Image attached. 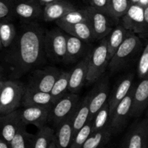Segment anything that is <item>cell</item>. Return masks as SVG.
Instances as JSON below:
<instances>
[{"label": "cell", "instance_id": "42", "mask_svg": "<svg viewBox=\"0 0 148 148\" xmlns=\"http://www.w3.org/2000/svg\"><path fill=\"white\" fill-rule=\"evenodd\" d=\"M4 80H0V94H1V90H2V88L3 86H4Z\"/></svg>", "mask_w": 148, "mask_h": 148}, {"label": "cell", "instance_id": "35", "mask_svg": "<svg viewBox=\"0 0 148 148\" xmlns=\"http://www.w3.org/2000/svg\"><path fill=\"white\" fill-rule=\"evenodd\" d=\"M148 72V45L146 44L143 49V52L139 60L137 66V75L140 79L147 78Z\"/></svg>", "mask_w": 148, "mask_h": 148}, {"label": "cell", "instance_id": "28", "mask_svg": "<svg viewBox=\"0 0 148 148\" xmlns=\"http://www.w3.org/2000/svg\"><path fill=\"white\" fill-rule=\"evenodd\" d=\"M69 76V72H61L60 75L55 81L54 84L49 92L50 95H51L53 103L60 99L67 92Z\"/></svg>", "mask_w": 148, "mask_h": 148}, {"label": "cell", "instance_id": "21", "mask_svg": "<svg viewBox=\"0 0 148 148\" xmlns=\"http://www.w3.org/2000/svg\"><path fill=\"white\" fill-rule=\"evenodd\" d=\"M82 40L75 36L66 34V53L64 62L72 64L77 61L85 53V46Z\"/></svg>", "mask_w": 148, "mask_h": 148}, {"label": "cell", "instance_id": "11", "mask_svg": "<svg viewBox=\"0 0 148 148\" xmlns=\"http://www.w3.org/2000/svg\"><path fill=\"white\" fill-rule=\"evenodd\" d=\"M110 95V86L107 77H101L96 81L88 96V106H89V121L93 118L95 113L108 101Z\"/></svg>", "mask_w": 148, "mask_h": 148}, {"label": "cell", "instance_id": "30", "mask_svg": "<svg viewBox=\"0 0 148 148\" xmlns=\"http://www.w3.org/2000/svg\"><path fill=\"white\" fill-rule=\"evenodd\" d=\"M55 130L46 125L39 129L35 134L33 148H47L54 138Z\"/></svg>", "mask_w": 148, "mask_h": 148}, {"label": "cell", "instance_id": "29", "mask_svg": "<svg viewBox=\"0 0 148 148\" xmlns=\"http://www.w3.org/2000/svg\"><path fill=\"white\" fill-rule=\"evenodd\" d=\"M34 134L26 130V126L20 127L10 143V148H33Z\"/></svg>", "mask_w": 148, "mask_h": 148}, {"label": "cell", "instance_id": "44", "mask_svg": "<svg viewBox=\"0 0 148 148\" xmlns=\"http://www.w3.org/2000/svg\"><path fill=\"white\" fill-rule=\"evenodd\" d=\"M1 76H2V74H1V69H0V80H1Z\"/></svg>", "mask_w": 148, "mask_h": 148}, {"label": "cell", "instance_id": "27", "mask_svg": "<svg viewBox=\"0 0 148 148\" xmlns=\"http://www.w3.org/2000/svg\"><path fill=\"white\" fill-rule=\"evenodd\" d=\"M110 111L108 101L95 113L91 120V132L109 127Z\"/></svg>", "mask_w": 148, "mask_h": 148}, {"label": "cell", "instance_id": "41", "mask_svg": "<svg viewBox=\"0 0 148 148\" xmlns=\"http://www.w3.org/2000/svg\"><path fill=\"white\" fill-rule=\"evenodd\" d=\"M47 148H59L58 147L57 145H56V140H55V135H54V138L53 139V140H52L51 143H50V145H49V147Z\"/></svg>", "mask_w": 148, "mask_h": 148}, {"label": "cell", "instance_id": "46", "mask_svg": "<svg viewBox=\"0 0 148 148\" xmlns=\"http://www.w3.org/2000/svg\"><path fill=\"white\" fill-rule=\"evenodd\" d=\"M145 148H148V147H145Z\"/></svg>", "mask_w": 148, "mask_h": 148}, {"label": "cell", "instance_id": "13", "mask_svg": "<svg viewBox=\"0 0 148 148\" xmlns=\"http://www.w3.org/2000/svg\"><path fill=\"white\" fill-rule=\"evenodd\" d=\"M51 106H29L19 109L20 118L25 126L32 124L38 129L47 125Z\"/></svg>", "mask_w": 148, "mask_h": 148}, {"label": "cell", "instance_id": "14", "mask_svg": "<svg viewBox=\"0 0 148 148\" xmlns=\"http://www.w3.org/2000/svg\"><path fill=\"white\" fill-rule=\"evenodd\" d=\"M25 125L22 121L19 109L9 114L0 116V138L9 145L21 127Z\"/></svg>", "mask_w": 148, "mask_h": 148}, {"label": "cell", "instance_id": "20", "mask_svg": "<svg viewBox=\"0 0 148 148\" xmlns=\"http://www.w3.org/2000/svg\"><path fill=\"white\" fill-rule=\"evenodd\" d=\"M22 104L23 106H52V98L49 92H42L31 88H25L23 97Z\"/></svg>", "mask_w": 148, "mask_h": 148}, {"label": "cell", "instance_id": "36", "mask_svg": "<svg viewBox=\"0 0 148 148\" xmlns=\"http://www.w3.org/2000/svg\"><path fill=\"white\" fill-rule=\"evenodd\" d=\"M110 0H90V6L108 15Z\"/></svg>", "mask_w": 148, "mask_h": 148}, {"label": "cell", "instance_id": "23", "mask_svg": "<svg viewBox=\"0 0 148 148\" xmlns=\"http://www.w3.org/2000/svg\"><path fill=\"white\" fill-rule=\"evenodd\" d=\"M89 106H88V96L87 95L85 98L81 101H79L76 110L74 112L72 116V129H73V137L77 134L78 131L85 124L89 121Z\"/></svg>", "mask_w": 148, "mask_h": 148}, {"label": "cell", "instance_id": "37", "mask_svg": "<svg viewBox=\"0 0 148 148\" xmlns=\"http://www.w3.org/2000/svg\"><path fill=\"white\" fill-rule=\"evenodd\" d=\"M12 11L10 4L4 0H0V19H4L9 16Z\"/></svg>", "mask_w": 148, "mask_h": 148}, {"label": "cell", "instance_id": "5", "mask_svg": "<svg viewBox=\"0 0 148 148\" xmlns=\"http://www.w3.org/2000/svg\"><path fill=\"white\" fill-rule=\"evenodd\" d=\"M25 88L17 81H4L2 90L0 94V114H9L15 111L22 104Z\"/></svg>", "mask_w": 148, "mask_h": 148}, {"label": "cell", "instance_id": "40", "mask_svg": "<svg viewBox=\"0 0 148 148\" xmlns=\"http://www.w3.org/2000/svg\"><path fill=\"white\" fill-rule=\"evenodd\" d=\"M0 148H10V145L7 142L0 138Z\"/></svg>", "mask_w": 148, "mask_h": 148}, {"label": "cell", "instance_id": "43", "mask_svg": "<svg viewBox=\"0 0 148 148\" xmlns=\"http://www.w3.org/2000/svg\"><path fill=\"white\" fill-rule=\"evenodd\" d=\"M130 2V4H137L138 0H129Z\"/></svg>", "mask_w": 148, "mask_h": 148}, {"label": "cell", "instance_id": "39", "mask_svg": "<svg viewBox=\"0 0 148 148\" xmlns=\"http://www.w3.org/2000/svg\"><path fill=\"white\" fill-rule=\"evenodd\" d=\"M137 4L143 8H145V7H148V0H138Z\"/></svg>", "mask_w": 148, "mask_h": 148}, {"label": "cell", "instance_id": "31", "mask_svg": "<svg viewBox=\"0 0 148 148\" xmlns=\"http://www.w3.org/2000/svg\"><path fill=\"white\" fill-rule=\"evenodd\" d=\"M79 23H88V17L85 9H75L65 14L61 19L56 21L58 26L62 25H72Z\"/></svg>", "mask_w": 148, "mask_h": 148}, {"label": "cell", "instance_id": "24", "mask_svg": "<svg viewBox=\"0 0 148 148\" xmlns=\"http://www.w3.org/2000/svg\"><path fill=\"white\" fill-rule=\"evenodd\" d=\"M55 140L59 148H67L70 145L73 137L72 116L61 123L56 128Z\"/></svg>", "mask_w": 148, "mask_h": 148}, {"label": "cell", "instance_id": "16", "mask_svg": "<svg viewBox=\"0 0 148 148\" xmlns=\"http://www.w3.org/2000/svg\"><path fill=\"white\" fill-rule=\"evenodd\" d=\"M90 53V51L88 52L85 57L79 61L73 69L69 72V84H68V91L69 92L72 93L78 92L86 82Z\"/></svg>", "mask_w": 148, "mask_h": 148}, {"label": "cell", "instance_id": "33", "mask_svg": "<svg viewBox=\"0 0 148 148\" xmlns=\"http://www.w3.org/2000/svg\"><path fill=\"white\" fill-rule=\"evenodd\" d=\"M129 0H110L108 15L114 18H121L130 5Z\"/></svg>", "mask_w": 148, "mask_h": 148}, {"label": "cell", "instance_id": "19", "mask_svg": "<svg viewBox=\"0 0 148 148\" xmlns=\"http://www.w3.org/2000/svg\"><path fill=\"white\" fill-rule=\"evenodd\" d=\"M40 4L36 0H22L16 3L14 12L20 18L31 20L42 16Z\"/></svg>", "mask_w": 148, "mask_h": 148}, {"label": "cell", "instance_id": "3", "mask_svg": "<svg viewBox=\"0 0 148 148\" xmlns=\"http://www.w3.org/2000/svg\"><path fill=\"white\" fill-rule=\"evenodd\" d=\"M109 59L107 49V39H101L99 44L90 53L88 64V73L86 81L93 83L102 77L103 74L108 66Z\"/></svg>", "mask_w": 148, "mask_h": 148}, {"label": "cell", "instance_id": "8", "mask_svg": "<svg viewBox=\"0 0 148 148\" xmlns=\"http://www.w3.org/2000/svg\"><path fill=\"white\" fill-rule=\"evenodd\" d=\"M61 71L53 66L36 69L31 74L27 88L45 92H50Z\"/></svg>", "mask_w": 148, "mask_h": 148}, {"label": "cell", "instance_id": "17", "mask_svg": "<svg viewBox=\"0 0 148 148\" xmlns=\"http://www.w3.org/2000/svg\"><path fill=\"white\" fill-rule=\"evenodd\" d=\"M134 78V74L130 73L127 76H124L116 85L115 88L111 92V95H109L108 99L110 114L112 112L116 106L127 95L129 91L130 90L132 86L133 85Z\"/></svg>", "mask_w": 148, "mask_h": 148}, {"label": "cell", "instance_id": "4", "mask_svg": "<svg viewBox=\"0 0 148 148\" xmlns=\"http://www.w3.org/2000/svg\"><path fill=\"white\" fill-rule=\"evenodd\" d=\"M79 102L77 94L66 92L51 106L48 123L56 128L61 123L72 116Z\"/></svg>", "mask_w": 148, "mask_h": 148}, {"label": "cell", "instance_id": "12", "mask_svg": "<svg viewBox=\"0 0 148 148\" xmlns=\"http://www.w3.org/2000/svg\"><path fill=\"white\" fill-rule=\"evenodd\" d=\"M85 9L88 17V23L92 30L94 39L101 40L108 36L112 28L109 25V22L105 13L88 6Z\"/></svg>", "mask_w": 148, "mask_h": 148}, {"label": "cell", "instance_id": "9", "mask_svg": "<svg viewBox=\"0 0 148 148\" xmlns=\"http://www.w3.org/2000/svg\"><path fill=\"white\" fill-rule=\"evenodd\" d=\"M123 26L131 33L147 35L148 22L145 20L144 8L137 4H131L122 16Z\"/></svg>", "mask_w": 148, "mask_h": 148}, {"label": "cell", "instance_id": "6", "mask_svg": "<svg viewBox=\"0 0 148 148\" xmlns=\"http://www.w3.org/2000/svg\"><path fill=\"white\" fill-rule=\"evenodd\" d=\"M66 33L62 29L48 30L43 38V48L46 56L53 62H64L66 53Z\"/></svg>", "mask_w": 148, "mask_h": 148}, {"label": "cell", "instance_id": "32", "mask_svg": "<svg viewBox=\"0 0 148 148\" xmlns=\"http://www.w3.org/2000/svg\"><path fill=\"white\" fill-rule=\"evenodd\" d=\"M16 34V29L12 23L6 21L0 22V40L3 48H9Z\"/></svg>", "mask_w": 148, "mask_h": 148}, {"label": "cell", "instance_id": "45", "mask_svg": "<svg viewBox=\"0 0 148 148\" xmlns=\"http://www.w3.org/2000/svg\"><path fill=\"white\" fill-rule=\"evenodd\" d=\"M2 45H1V40H0V50H1V49H2Z\"/></svg>", "mask_w": 148, "mask_h": 148}, {"label": "cell", "instance_id": "26", "mask_svg": "<svg viewBox=\"0 0 148 148\" xmlns=\"http://www.w3.org/2000/svg\"><path fill=\"white\" fill-rule=\"evenodd\" d=\"M112 135L109 127L91 132L82 148H103L110 141Z\"/></svg>", "mask_w": 148, "mask_h": 148}, {"label": "cell", "instance_id": "7", "mask_svg": "<svg viewBox=\"0 0 148 148\" xmlns=\"http://www.w3.org/2000/svg\"><path fill=\"white\" fill-rule=\"evenodd\" d=\"M134 85H132L127 95L116 106L110 114L109 128L112 134H116L124 129L130 117Z\"/></svg>", "mask_w": 148, "mask_h": 148}, {"label": "cell", "instance_id": "18", "mask_svg": "<svg viewBox=\"0 0 148 148\" xmlns=\"http://www.w3.org/2000/svg\"><path fill=\"white\" fill-rule=\"evenodd\" d=\"M75 9H76L75 6L69 1L66 0L58 1L45 5L42 12V17L46 22L57 21L65 14Z\"/></svg>", "mask_w": 148, "mask_h": 148}, {"label": "cell", "instance_id": "1", "mask_svg": "<svg viewBox=\"0 0 148 148\" xmlns=\"http://www.w3.org/2000/svg\"><path fill=\"white\" fill-rule=\"evenodd\" d=\"M43 29L37 24L22 27L5 57L13 78H20L42 62L44 55Z\"/></svg>", "mask_w": 148, "mask_h": 148}, {"label": "cell", "instance_id": "15", "mask_svg": "<svg viewBox=\"0 0 148 148\" xmlns=\"http://www.w3.org/2000/svg\"><path fill=\"white\" fill-rule=\"evenodd\" d=\"M148 78V77H147ZM142 79L134 87L132 101L130 116L140 117L147 108L148 104V79Z\"/></svg>", "mask_w": 148, "mask_h": 148}, {"label": "cell", "instance_id": "38", "mask_svg": "<svg viewBox=\"0 0 148 148\" xmlns=\"http://www.w3.org/2000/svg\"><path fill=\"white\" fill-rule=\"evenodd\" d=\"M62 1V0H38L39 4L42 6L47 5V4H51V3L56 2V1Z\"/></svg>", "mask_w": 148, "mask_h": 148}, {"label": "cell", "instance_id": "34", "mask_svg": "<svg viewBox=\"0 0 148 148\" xmlns=\"http://www.w3.org/2000/svg\"><path fill=\"white\" fill-rule=\"evenodd\" d=\"M91 121H88L74 136L69 145V148H82L85 140L91 133Z\"/></svg>", "mask_w": 148, "mask_h": 148}, {"label": "cell", "instance_id": "22", "mask_svg": "<svg viewBox=\"0 0 148 148\" xmlns=\"http://www.w3.org/2000/svg\"><path fill=\"white\" fill-rule=\"evenodd\" d=\"M59 27L64 33L75 36L83 42H90L95 40L92 30L88 23H79L72 25H62Z\"/></svg>", "mask_w": 148, "mask_h": 148}, {"label": "cell", "instance_id": "47", "mask_svg": "<svg viewBox=\"0 0 148 148\" xmlns=\"http://www.w3.org/2000/svg\"><path fill=\"white\" fill-rule=\"evenodd\" d=\"M0 116H1V114H0Z\"/></svg>", "mask_w": 148, "mask_h": 148}, {"label": "cell", "instance_id": "25", "mask_svg": "<svg viewBox=\"0 0 148 148\" xmlns=\"http://www.w3.org/2000/svg\"><path fill=\"white\" fill-rule=\"evenodd\" d=\"M130 33V32L124 28L123 25H118L111 30L108 34L109 37L107 39V49L109 61Z\"/></svg>", "mask_w": 148, "mask_h": 148}, {"label": "cell", "instance_id": "10", "mask_svg": "<svg viewBox=\"0 0 148 148\" xmlns=\"http://www.w3.org/2000/svg\"><path fill=\"white\" fill-rule=\"evenodd\" d=\"M148 147V121L147 119L134 122L127 132L122 148H145Z\"/></svg>", "mask_w": 148, "mask_h": 148}, {"label": "cell", "instance_id": "2", "mask_svg": "<svg viewBox=\"0 0 148 148\" xmlns=\"http://www.w3.org/2000/svg\"><path fill=\"white\" fill-rule=\"evenodd\" d=\"M141 49L140 38L130 32L110 59L108 67L111 73L114 74L126 67Z\"/></svg>", "mask_w": 148, "mask_h": 148}]
</instances>
